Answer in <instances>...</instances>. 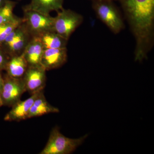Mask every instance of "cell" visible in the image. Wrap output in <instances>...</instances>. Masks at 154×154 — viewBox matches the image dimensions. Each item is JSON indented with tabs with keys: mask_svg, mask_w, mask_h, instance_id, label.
<instances>
[{
	"mask_svg": "<svg viewBox=\"0 0 154 154\" xmlns=\"http://www.w3.org/2000/svg\"><path fill=\"white\" fill-rule=\"evenodd\" d=\"M17 1H21V0H17Z\"/></svg>",
	"mask_w": 154,
	"mask_h": 154,
	"instance_id": "603a6c76",
	"label": "cell"
},
{
	"mask_svg": "<svg viewBox=\"0 0 154 154\" xmlns=\"http://www.w3.org/2000/svg\"><path fill=\"white\" fill-rule=\"evenodd\" d=\"M64 0H31L30 4L23 8L33 10L45 15L53 11L58 12L63 8Z\"/></svg>",
	"mask_w": 154,
	"mask_h": 154,
	"instance_id": "7c38bea8",
	"label": "cell"
},
{
	"mask_svg": "<svg viewBox=\"0 0 154 154\" xmlns=\"http://www.w3.org/2000/svg\"><path fill=\"white\" fill-rule=\"evenodd\" d=\"M88 134L77 139L70 138L61 134L56 126L50 134L46 145L39 154H69L83 143Z\"/></svg>",
	"mask_w": 154,
	"mask_h": 154,
	"instance_id": "7a4b0ae2",
	"label": "cell"
},
{
	"mask_svg": "<svg viewBox=\"0 0 154 154\" xmlns=\"http://www.w3.org/2000/svg\"><path fill=\"white\" fill-rule=\"evenodd\" d=\"M23 24L32 37L53 31L54 17L33 10L23 9Z\"/></svg>",
	"mask_w": 154,
	"mask_h": 154,
	"instance_id": "5b68a950",
	"label": "cell"
},
{
	"mask_svg": "<svg viewBox=\"0 0 154 154\" xmlns=\"http://www.w3.org/2000/svg\"><path fill=\"white\" fill-rule=\"evenodd\" d=\"M37 37L40 39L44 49L66 48L68 40L54 31H48Z\"/></svg>",
	"mask_w": 154,
	"mask_h": 154,
	"instance_id": "9a60e30c",
	"label": "cell"
},
{
	"mask_svg": "<svg viewBox=\"0 0 154 154\" xmlns=\"http://www.w3.org/2000/svg\"><path fill=\"white\" fill-rule=\"evenodd\" d=\"M46 71L42 66L28 67L22 79L26 91L30 95L43 91L46 84Z\"/></svg>",
	"mask_w": 154,
	"mask_h": 154,
	"instance_id": "ba28073f",
	"label": "cell"
},
{
	"mask_svg": "<svg viewBox=\"0 0 154 154\" xmlns=\"http://www.w3.org/2000/svg\"><path fill=\"white\" fill-rule=\"evenodd\" d=\"M56 17H54L53 31L68 40L72 33L83 21V17L70 9L63 8L57 12Z\"/></svg>",
	"mask_w": 154,
	"mask_h": 154,
	"instance_id": "277c9868",
	"label": "cell"
},
{
	"mask_svg": "<svg viewBox=\"0 0 154 154\" xmlns=\"http://www.w3.org/2000/svg\"><path fill=\"white\" fill-rule=\"evenodd\" d=\"M41 91L32 94L26 100H20L15 103L11 107V110L5 116L4 120L6 121L19 122L28 119L30 107Z\"/></svg>",
	"mask_w": 154,
	"mask_h": 154,
	"instance_id": "30bf717a",
	"label": "cell"
},
{
	"mask_svg": "<svg viewBox=\"0 0 154 154\" xmlns=\"http://www.w3.org/2000/svg\"><path fill=\"white\" fill-rule=\"evenodd\" d=\"M114 1V0H93V2L94 1Z\"/></svg>",
	"mask_w": 154,
	"mask_h": 154,
	"instance_id": "44dd1931",
	"label": "cell"
},
{
	"mask_svg": "<svg viewBox=\"0 0 154 154\" xmlns=\"http://www.w3.org/2000/svg\"><path fill=\"white\" fill-rule=\"evenodd\" d=\"M136 40L135 60L146 59L152 47L154 0H119Z\"/></svg>",
	"mask_w": 154,
	"mask_h": 154,
	"instance_id": "6da1fadb",
	"label": "cell"
},
{
	"mask_svg": "<svg viewBox=\"0 0 154 154\" xmlns=\"http://www.w3.org/2000/svg\"><path fill=\"white\" fill-rule=\"evenodd\" d=\"M4 84L1 94L0 99L3 106L12 107L15 103L21 100V97L26 89L22 79H17L8 75L7 74L3 75Z\"/></svg>",
	"mask_w": 154,
	"mask_h": 154,
	"instance_id": "52a82bcc",
	"label": "cell"
},
{
	"mask_svg": "<svg viewBox=\"0 0 154 154\" xmlns=\"http://www.w3.org/2000/svg\"><path fill=\"white\" fill-rule=\"evenodd\" d=\"M17 2L8 0L4 6L0 8V25L12 21L16 16L13 11Z\"/></svg>",
	"mask_w": 154,
	"mask_h": 154,
	"instance_id": "e0dca14e",
	"label": "cell"
},
{
	"mask_svg": "<svg viewBox=\"0 0 154 154\" xmlns=\"http://www.w3.org/2000/svg\"><path fill=\"white\" fill-rule=\"evenodd\" d=\"M93 8L96 16L115 34L124 29V22L119 11L112 1H94Z\"/></svg>",
	"mask_w": 154,
	"mask_h": 154,
	"instance_id": "3957f363",
	"label": "cell"
},
{
	"mask_svg": "<svg viewBox=\"0 0 154 154\" xmlns=\"http://www.w3.org/2000/svg\"><path fill=\"white\" fill-rule=\"evenodd\" d=\"M44 47L37 36L30 38L23 51V55L28 63V67H40Z\"/></svg>",
	"mask_w": 154,
	"mask_h": 154,
	"instance_id": "8fae6325",
	"label": "cell"
},
{
	"mask_svg": "<svg viewBox=\"0 0 154 154\" xmlns=\"http://www.w3.org/2000/svg\"><path fill=\"white\" fill-rule=\"evenodd\" d=\"M32 36L26 27L22 24L6 38L1 48L9 57L22 54Z\"/></svg>",
	"mask_w": 154,
	"mask_h": 154,
	"instance_id": "8992f818",
	"label": "cell"
},
{
	"mask_svg": "<svg viewBox=\"0 0 154 154\" xmlns=\"http://www.w3.org/2000/svg\"><path fill=\"white\" fill-rule=\"evenodd\" d=\"M67 60L66 48L45 49L41 59V65L46 71L60 67Z\"/></svg>",
	"mask_w": 154,
	"mask_h": 154,
	"instance_id": "9c48e42d",
	"label": "cell"
},
{
	"mask_svg": "<svg viewBox=\"0 0 154 154\" xmlns=\"http://www.w3.org/2000/svg\"><path fill=\"white\" fill-rule=\"evenodd\" d=\"M3 84H4V78L2 74V71H0V94L2 89Z\"/></svg>",
	"mask_w": 154,
	"mask_h": 154,
	"instance_id": "d6986e66",
	"label": "cell"
},
{
	"mask_svg": "<svg viewBox=\"0 0 154 154\" xmlns=\"http://www.w3.org/2000/svg\"><path fill=\"white\" fill-rule=\"evenodd\" d=\"M10 57L0 47V71L5 70Z\"/></svg>",
	"mask_w": 154,
	"mask_h": 154,
	"instance_id": "ac0fdd59",
	"label": "cell"
},
{
	"mask_svg": "<svg viewBox=\"0 0 154 154\" xmlns=\"http://www.w3.org/2000/svg\"><path fill=\"white\" fill-rule=\"evenodd\" d=\"M60 110L48 102L43 91H41L30 107L28 118L38 117L50 113H57Z\"/></svg>",
	"mask_w": 154,
	"mask_h": 154,
	"instance_id": "4fadbf2b",
	"label": "cell"
},
{
	"mask_svg": "<svg viewBox=\"0 0 154 154\" xmlns=\"http://www.w3.org/2000/svg\"><path fill=\"white\" fill-rule=\"evenodd\" d=\"M22 22V19L16 17L12 21L0 25V47L8 36Z\"/></svg>",
	"mask_w": 154,
	"mask_h": 154,
	"instance_id": "2e32d148",
	"label": "cell"
},
{
	"mask_svg": "<svg viewBox=\"0 0 154 154\" xmlns=\"http://www.w3.org/2000/svg\"><path fill=\"white\" fill-rule=\"evenodd\" d=\"M28 68V65L23 53L10 57L5 69L6 74L17 79H22Z\"/></svg>",
	"mask_w": 154,
	"mask_h": 154,
	"instance_id": "5bb4252c",
	"label": "cell"
},
{
	"mask_svg": "<svg viewBox=\"0 0 154 154\" xmlns=\"http://www.w3.org/2000/svg\"><path fill=\"white\" fill-rule=\"evenodd\" d=\"M8 0H0V8L5 4Z\"/></svg>",
	"mask_w": 154,
	"mask_h": 154,
	"instance_id": "ffe728a7",
	"label": "cell"
},
{
	"mask_svg": "<svg viewBox=\"0 0 154 154\" xmlns=\"http://www.w3.org/2000/svg\"><path fill=\"white\" fill-rule=\"evenodd\" d=\"M2 106H3V104L2 103V100L0 99V107H2Z\"/></svg>",
	"mask_w": 154,
	"mask_h": 154,
	"instance_id": "7402d4cb",
	"label": "cell"
}]
</instances>
